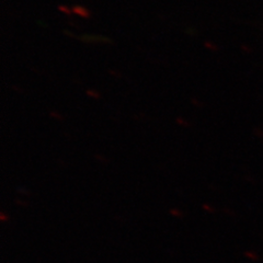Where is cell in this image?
<instances>
[{"instance_id": "6da1fadb", "label": "cell", "mask_w": 263, "mask_h": 263, "mask_svg": "<svg viewBox=\"0 0 263 263\" xmlns=\"http://www.w3.org/2000/svg\"><path fill=\"white\" fill-rule=\"evenodd\" d=\"M73 12H76L77 14L84 16V18H88V16L90 15L89 11L84 7H73Z\"/></svg>"}]
</instances>
